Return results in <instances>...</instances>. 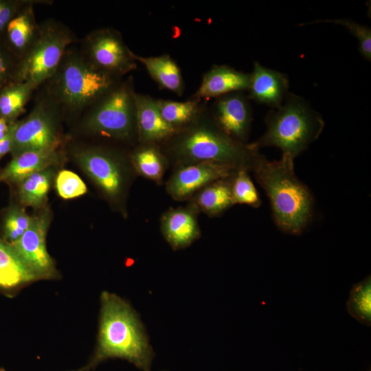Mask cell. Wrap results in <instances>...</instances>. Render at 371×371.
I'll list each match as a JSON object with an SVG mask.
<instances>
[{
	"label": "cell",
	"instance_id": "1",
	"mask_svg": "<svg viewBox=\"0 0 371 371\" xmlns=\"http://www.w3.org/2000/svg\"><path fill=\"white\" fill-rule=\"evenodd\" d=\"M100 304L97 346L87 366L91 369L107 359L120 358L150 371L155 353L137 313L127 301L108 291L102 293Z\"/></svg>",
	"mask_w": 371,
	"mask_h": 371
},
{
	"label": "cell",
	"instance_id": "2",
	"mask_svg": "<svg viewBox=\"0 0 371 371\" xmlns=\"http://www.w3.org/2000/svg\"><path fill=\"white\" fill-rule=\"evenodd\" d=\"M293 161L283 156L271 161L263 156L252 171L269 199L276 225L285 233L298 235L312 218L314 199L296 176Z\"/></svg>",
	"mask_w": 371,
	"mask_h": 371
},
{
	"label": "cell",
	"instance_id": "3",
	"mask_svg": "<svg viewBox=\"0 0 371 371\" xmlns=\"http://www.w3.org/2000/svg\"><path fill=\"white\" fill-rule=\"evenodd\" d=\"M119 80L96 69L79 49L70 46L54 74L45 82V91L58 105L63 117L77 116L84 113Z\"/></svg>",
	"mask_w": 371,
	"mask_h": 371
},
{
	"label": "cell",
	"instance_id": "4",
	"mask_svg": "<svg viewBox=\"0 0 371 371\" xmlns=\"http://www.w3.org/2000/svg\"><path fill=\"white\" fill-rule=\"evenodd\" d=\"M173 136L172 153L184 166L207 161L252 171L264 156L248 144L226 134L213 118L204 119L203 122L194 121L191 126Z\"/></svg>",
	"mask_w": 371,
	"mask_h": 371
},
{
	"label": "cell",
	"instance_id": "5",
	"mask_svg": "<svg viewBox=\"0 0 371 371\" xmlns=\"http://www.w3.org/2000/svg\"><path fill=\"white\" fill-rule=\"evenodd\" d=\"M266 131L249 146L280 148L283 157L293 159L320 135L325 122L304 98L289 92L282 104L271 109L265 117Z\"/></svg>",
	"mask_w": 371,
	"mask_h": 371
},
{
	"label": "cell",
	"instance_id": "6",
	"mask_svg": "<svg viewBox=\"0 0 371 371\" xmlns=\"http://www.w3.org/2000/svg\"><path fill=\"white\" fill-rule=\"evenodd\" d=\"M135 95L131 78L119 80L84 112L83 130L114 139H130L137 131Z\"/></svg>",
	"mask_w": 371,
	"mask_h": 371
},
{
	"label": "cell",
	"instance_id": "7",
	"mask_svg": "<svg viewBox=\"0 0 371 371\" xmlns=\"http://www.w3.org/2000/svg\"><path fill=\"white\" fill-rule=\"evenodd\" d=\"M75 41L74 32L63 23L52 19L43 21L36 41L19 61L16 81L27 82L37 89L54 74Z\"/></svg>",
	"mask_w": 371,
	"mask_h": 371
},
{
	"label": "cell",
	"instance_id": "8",
	"mask_svg": "<svg viewBox=\"0 0 371 371\" xmlns=\"http://www.w3.org/2000/svg\"><path fill=\"white\" fill-rule=\"evenodd\" d=\"M63 117L55 102L45 91L30 113L16 121L11 150L12 157L25 152L60 147V121Z\"/></svg>",
	"mask_w": 371,
	"mask_h": 371
},
{
	"label": "cell",
	"instance_id": "9",
	"mask_svg": "<svg viewBox=\"0 0 371 371\" xmlns=\"http://www.w3.org/2000/svg\"><path fill=\"white\" fill-rule=\"evenodd\" d=\"M79 50L96 69L117 79L137 67L133 52L126 46L120 32L112 28L90 32L82 39Z\"/></svg>",
	"mask_w": 371,
	"mask_h": 371
},
{
	"label": "cell",
	"instance_id": "10",
	"mask_svg": "<svg viewBox=\"0 0 371 371\" xmlns=\"http://www.w3.org/2000/svg\"><path fill=\"white\" fill-rule=\"evenodd\" d=\"M51 221L48 209L31 216L27 230L17 240L8 243L34 275L36 280L57 278L58 271L46 247V236Z\"/></svg>",
	"mask_w": 371,
	"mask_h": 371
},
{
	"label": "cell",
	"instance_id": "11",
	"mask_svg": "<svg viewBox=\"0 0 371 371\" xmlns=\"http://www.w3.org/2000/svg\"><path fill=\"white\" fill-rule=\"evenodd\" d=\"M74 157L79 166L111 199L118 198L125 187V177L120 159L109 150L95 147L78 149Z\"/></svg>",
	"mask_w": 371,
	"mask_h": 371
},
{
	"label": "cell",
	"instance_id": "12",
	"mask_svg": "<svg viewBox=\"0 0 371 371\" xmlns=\"http://www.w3.org/2000/svg\"><path fill=\"white\" fill-rule=\"evenodd\" d=\"M238 170L229 166L207 161L183 166L167 181L166 190L173 199L184 200L216 181L233 177Z\"/></svg>",
	"mask_w": 371,
	"mask_h": 371
},
{
	"label": "cell",
	"instance_id": "13",
	"mask_svg": "<svg viewBox=\"0 0 371 371\" xmlns=\"http://www.w3.org/2000/svg\"><path fill=\"white\" fill-rule=\"evenodd\" d=\"M213 119L226 134L246 144L252 121V113L244 94L233 92L218 97L214 104Z\"/></svg>",
	"mask_w": 371,
	"mask_h": 371
},
{
	"label": "cell",
	"instance_id": "14",
	"mask_svg": "<svg viewBox=\"0 0 371 371\" xmlns=\"http://www.w3.org/2000/svg\"><path fill=\"white\" fill-rule=\"evenodd\" d=\"M286 74L271 69L256 61L250 74L248 98L272 109L280 106L289 93Z\"/></svg>",
	"mask_w": 371,
	"mask_h": 371
},
{
	"label": "cell",
	"instance_id": "15",
	"mask_svg": "<svg viewBox=\"0 0 371 371\" xmlns=\"http://www.w3.org/2000/svg\"><path fill=\"white\" fill-rule=\"evenodd\" d=\"M135 98L137 132L142 144H155L177 133L175 128L164 120L158 100L136 93Z\"/></svg>",
	"mask_w": 371,
	"mask_h": 371
},
{
	"label": "cell",
	"instance_id": "16",
	"mask_svg": "<svg viewBox=\"0 0 371 371\" xmlns=\"http://www.w3.org/2000/svg\"><path fill=\"white\" fill-rule=\"evenodd\" d=\"M161 230L174 250L190 246L201 236L196 210L193 207L169 209L161 216Z\"/></svg>",
	"mask_w": 371,
	"mask_h": 371
},
{
	"label": "cell",
	"instance_id": "17",
	"mask_svg": "<svg viewBox=\"0 0 371 371\" xmlns=\"http://www.w3.org/2000/svg\"><path fill=\"white\" fill-rule=\"evenodd\" d=\"M63 158L60 147L23 153L12 157L0 172V181L19 183L31 175L58 164Z\"/></svg>",
	"mask_w": 371,
	"mask_h": 371
},
{
	"label": "cell",
	"instance_id": "18",
	"mask_svg": "<svg viewBox=\"0 0 371 371\" xmlns=\"http://www.w3.org/2000/svg\"><path fill=\"white\" fill-rule=\"evenodd\" d=\"M35 5L33 3L23 7L10 21L2 38L8 49L19 60L27 53L39 32L40 23L36 19Z\"/></svg>",
	"mask_w": 371,
	"mask_h": 371
},
{
	"label": "cell",
	"instance_id": "19",
	"mask_svg": "<svg viewBox=\"0 0 371 371\" xmlns=\"http://www.w3.org/2000/svg\"><path fill=\"white\" fill-rule=\"evenodd\" d=\"M249 84L250 74L237 71L227 65H216L204 75L195 98L220 97L248 90Z\"/></svg>",
	"mask_w": 371,
	"mask_h": 371
},
{
	"label": "cell",
	"instance_id": "20",
	"mask_svg": "<svg viewBox=\"0 0 371 371\" xmlns=\"http://www.w3.org/2000/svg\"><path fill=\"white\" fill-rule=\"evenodd\" d=\"M133 58L162 87L179 95L183 93L184 85L180 69L169 55L145 57L133 53Z\"/></svg>",
	"mask_w": 371,
	"mask_h": 371
},
{
	"label": "cell",
	"instance_id": "21",
	"mask_svg": "<svg viewBox=\"0 0 371 371\" xmlns=\"http://www.w3.org/2000/svg\"><path fill=\"white\" fill-rule=\"evenodd\" d=\"M36 280L12 247L0 240V289L12 291Z\"/></svg>",
	"mask_w": 371,
	"mask_h": 371
},
{
	"label": "cell",
	"instance_id": "22",
	"mask_svg": "<svg viewBox=\"0 0 371 371\" xmlns=\"http://www.w3.org/2000/svg\"><path fill=\"white\" fill-rule=\"evenodd\" d=\"M233 177L216 181L202 188L195 198L196 209L214 216L232 207L234 205L232 196Z\"/></svg>",
	"mask_w": 371,
	"mask_h": 371
},
{
	"label": "cell",
	"instance_id": "23",
	"mask_svg": "<svg viewBox=\"0 0 371 371\" xmlns=\"http://www.w3.org/2000/svg\"><path fill=\"white\" fill-rule=\"evenodd\" d=\"M36 90L27 82L15 81L0 91V118L10 124L24 111V108Z\"/></svg>",
	"mask_w": 371,
	"mask_h": 371
},
{
	"label": "cell",
	"instance_id": "24",
	"mask_svg": "<svg viewBox=\"0 0 371 371\" xmlns=\"http://www.w3.org/2000/svg\"><path fill=\"white\" fill-rule=\"evenodd\" d=\"M54 171L52 167L35 172L19 183V198L24 206L41 207L47 201Z\"/></svg>",
	"mask_w": 371,
	"mask_h": 371
},
{
	"label": "cell",
	"instance_id": "25",
	"mask_svg": "<svg viewBox=\"0 0 371 371\" xmlns=\"http://www.w3.org/2000/svg\"><path fill=\"white\" fill-rule=\"evenodd\" d=\"M137 172L143 177L159 183L167 168V161L153 144H143L131 155Z\"/></svg>",
	"mask_w": 371,
	"mask_h": 371
},
{
	"label": "cell",
	"instance_id": "26",
	"mask_svg": "<svg viewBox=\"0 0 371 371\" xmlns=\"http://www.w3.org/2000/svg\"><path fill=\"white\" fill-rule=\"evenodd\" d=\"M164 120L177 131L180 128L192 123L199 112V99L185 102L158 100Z\"/></svg>",
	"mask_w": 371,
	"mask_h": 371
},
{
	"label": "cell",
	"instance_id": "27",
	"mask_svg": "<svg viewBox=\"0 0 371 371\" xmlns=\"http://www.w3.org/2000/svg\"><path fill=\"white\" fill-rule=\"evenodd\" d=\"M348 313L360 323L371 324V278L368 276L363 280L353 285L346 304Z\"/></svg>",
	"mask_w": 371,
	"mask_h": 371
},
{
	"label": "cell",
	"instance_id": "28",
	"mask_svg": "<svg viewBox=\"0 0 371 371\" xmlns=\"http://www.w3.org/2000/svg\"><path fill=\"white\" fill-rule=\"evenodd\" d=\"M232 196L234 205L259 207L262 203L259 193L245 170H238L232 177Z\"/></svg>",
	"mask_w": 371,
	"mask_h": 371
},
{
	"label": "cell",
	"instance_id": "29",
	"mask_svg": "<svg viewBox=\"0 0 371 371\" xmlns=\"http://www.w3.org/2000/svg\"><path fill=\"white\" fill-rule=\"evenodd\" d=\"M319 23H329L340 25L346 28L359 42V51L367 60H371V30L369 27L359 24L349 19H317L314 21L303 23L300 25H313Z\"/></svg>",
	"mask_w": 371,
	"mask_h": 371
},
{
	"label": "cell",
	"instance_id": "30",
	"mask_svg": "<svg viewBox=\"0 0 371 371\" xmlns=\"http://www.w3.org/2000/svg\"><path fill=\"white\" fill-rule=\"evenodd\" d=\"M30 222L31 216L23 207L12 206L6 213L3 223L5 242L12 243L20 238L27 230Z\"/></svg>",
	"mask_w": 371,
	"mask_h": 371
},
{
	"label": "cell",
	"instance_id": "31",
	"mask_svg": "<svg viewBox=\"0 0 371 371\" xmlns=\"http://www.w3.org/2000/svg\"><path fill=\"white\" fill-rule=\"evenodd\" d=\"M55 185L58 195L65 199L80 196L87 191V186L81 178L67 170H63L58 173Z\"/></svg>",
	"mask_w": 371,
	"mask_h": 371
},
{
	"label": "cell",
	"instance_id": "32",
	"mask_svg": "<svg viewBox=\"0 0 371 371\" xmlns=\"http://www.w3.org/2000/svg\"><path fill=\"white\" fill-rule=\"evenodd\" d=\"M19 61L0 40V91L16 80Z\"/></svg>",
	"mask_w": 371,
	"mask_h": 371
},
{
	"label": "cell",
	"instance_id": "33",
	"mask_svg": "<svg viewBox=\"0 0 371 371\" xmlns=\"http://www.w3.org/2000/svg\"><path fill=\"white\" fill-rule=\"evenodd\" d=\"M51 5L50 0H0V40L10 21L25 6L29 4Z\"/></svg>",
	"mask_w": 371,
	"mask_h": 371
},
{
	"label": "cell",
	"instance_id": "34",
	"mask_svg": "<svg viewBox=\"0 0 371 371\" xmlns=\"http://www.w3.org/2000/svg\"><path fill=\"white\" fill-rule=\"evenodd\" d=\"M16 125V121L10 124L9 131L6 136L0 140V159L3 157L5 154L11 152L14 131Z\"/></svg>",
	"mask_w": 371,
	"mask_h": 371
},
{
	"label": "cell",
	"instance_id": "35",
	"mask_svg": "<svg viewBox=\"0 0 371 371\" xmlns=\"http://www.w3.org/2000/svg\"><path fill=\"white\" fill-rule=\"evenodd\" d=\"M10 124L5 120L0 118V140L4 138L9 131Z\"/></svg>",
	"mask_w": 371,
	"mask_h": 371
},
{
	"label": "cell",
	"instance_id": "36",
	"mask_svg": "<svg viewBox=\"0 0 371 371\" xmlns=\"http://www.w3.org/2000/svg\"><path fill=\"white\" fill-rule=\"evenodd\" d=\"M90 370H91L90 368L88 366H87L86 367H85V368H82L80 370H72V371H89Z\"/></svg>",
	"mask_w": 371,
	"mask_h": 371
},
{
	"label": "cell",
	"instance_id": "37",
	"mask_svg": "<svg viewBox=\"0 0 371 371\" xmlns=\"http://www.w3.org/2000/svg\"><path fill=\"white\" fill-rule=\"evenodd\" d=\"M0 371H5L3 368H0Z\"/></svg>",
	"mask_w": 371,
	"mask_h": 371
},
{
	"label": "cell",
	"instance_id": "38",
	"mask_svg": "<svg viewBox=\"0 0 371 371\" xmlns=\"http://www.w3.org/2000/svg\"><path fill=\"white\" fill-rule=\"evenodd\" d=\"M164 371H166V370H164Z\"/></svg>",
	"mask_w": 371,
	"mask_h": 371
},
{
	"label": "cell",
	"instance_id": "39",
	"mask_svg": "<svg viewBox=\"0 0 371 371\" xmlns=\"http://www.w3.org/2000/svg\"><path fill=\"white\" fill-rule=\"evenodd\" d=\"M0 240H1V239H0Z\"/></svg>",
	"mask_w": 371,
	"mask_h": 371
}]
</instances>
